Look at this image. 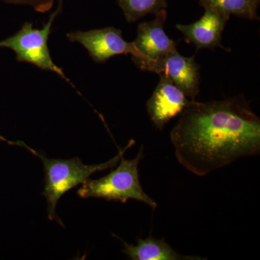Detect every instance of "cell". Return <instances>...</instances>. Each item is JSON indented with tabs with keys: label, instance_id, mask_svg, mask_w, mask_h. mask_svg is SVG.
I'll return each mask as SVG.
<instances>
[{
	"label": "cell",
	"instance_id": "1",
	"mask_svg": "<svg viewBox=\"0 0 260 260\" xmlns=\"http://www.w3.org/2000/svg\"><path fill=\"white\" fill-rule=\"evenodd\" d=\"M178 162L198 177L260 153V119L243 94L198 102L179 114L170 133Z\"/></svg>",
	"mask_w": 260,
	"mask_h": 260
},
{
	"label": "cell",
	"instance_id": "2",
	"mask_svg": "<svg viewBox=\"0 0 260 260\" xmlns=\"http://www.w3.org/2000/svg\"><path fill=\"white\" fill-rule=\"evenodd\" d=\"M134 144V140H130L124 148L119 149V153L114 158L96 165H85L79 158L68 160L49 158L35 151L34 155L39 157L44 165L45 186L42 194L47 200L48 218L51 221L56 220L64 227V224L56 213V205L61 197L70 189L84 184L94 173L116 167L121 156Z\"/></svg>",
	"mask_w": 260,
	"mask_h": 260
},
{
	"label": "cell",
	"instance_id": "3",
	"mask_svg": "<svg viewBox=\"0 0 260 260\" xmlns=\"http://www.w3.org/2000/svg\"><path fill=\"white\" fill-rule=\"evenodd\" d=\"M143 146L140 147L138 155L132 160L121 156L117 168L105 177L95 180L88 179L78 189V196L83 199L100 198L121 203L135 200L153 209L157 208L156 202L145 193L140 182L138 167L143 158Z\"/></svg>",
	"mask_w": 260,
	"mask_h": 260
},
{
	"label": "cell",
	"instance_id": "4",
	"mask_svg": "<svg viewBox=\"0 0 260 260\" xmlns=\"http://www.w3.org/2000/svg\"><path fill=\"white\" fill-rule=\"evenodd\" d=\"M62 4L63 0H58L57 8L51 13L42 28H34L32 23L25 22L16 34L0 42V48L12 49L16 54L19 62L30 63L44 71L56 73L75 88L62 69L53 61L48 47L53 23L60 14Z\"/></svg>",
	"mask_w": 260,
	"mask_h": 260
},
{
	"label": "cell",
	"instance_id": "5",
	"mask_svg": "<svg viewBox=\"0 0 260 260\" xmlns=\"http://www.w3.org/2000/svg\"><path fill=\"white\" fill-rule=\"evenodd\" d=\"M71 43H78L95 62L104 63L113 56L131 54L133 61L143 60L144 56L134 42H128L119 29L109 26L88 31L75 30L66 35Z\"/></svg>",
	"mask_w": 260,
	"mask_h": 260
},
{
	"label": "cell",
	"instance_id": "6",
	"mask_svg": "<svg viewBox=\"0 0 260 260\" xmlns=\"http://www.w3.org/2000/svg\"><path fill=\"white\" fill-rule=\"evenodd\" d=\"M140 69L167 75L191 101L200 93V68L194 56L186 57L177 51L156 62L143 64Z\"/></svg>",
	"mask_w": 260,
	"mask_h": 260
},
{
	"label": "cell",
	"instance_id": "7",
	"mask_svg": "<svg viewBox=\"0 0 260 260\" xmlns=\"http://www.w3.org/2000/svg\"><path fill=\"white\" fill-rule=\"evenodd\" d=\"M167 19V10H162L155 15L153 20L138 25L134 43L145 58L143 60L134 61L138 68L146 63L161 60L169 54L178 51L177 44L168 37L164 30Z\"/></svg>",
	"mask_w": 260,
	"mask_h": 260
},
{
	"label": "cell",
	"instance_id": "8",
	"mask_svg": "<svg viewBox=\"0 0 260 260\" xmlns=\"http://www.w3.org/2000/svg\"><path fill=\"white\" fill-rule=\"evenodd\" d=\"M159 75L160 80L147 102L146 107L154 126L162 131L168 123L179 115L192 101L188 99L167 75Z\"/></svg>",
	"mask_w": 260,
	"mask_h": 260
},
{
	"label": "cell",
	"instance_id": "9",
	"mask_svg": "<svg viewBox=\"0 0 260 260\" xmlns=\"http://www.w3.org/2000/svg\"><path fill=\"white\" fill-rule=\"evenodd\" d=\"M204 15L194 23L184 25L177 24L176 28L182 32L186 42L191 43L199 50L220 47L222 34L230 16L206 8Z\"/></svg>",
	"mask_w": 260,
	"mask_h": 260
},
{
	"label": "cell",
	"instance_id": "10",
	"mask_svg": "<svg viewBox=\"0 0 260 260\" xmlns=\"http://www.w3.org/2000/svg\"><path fill=\"white\" fill-rule=\"evenodd\" d=\"M123 254L133 260H202L199 256L183 255L169 245L165 239H155L149 237L138 239L136 245L129 244L122 239Z\"/></svg>",
	"mask_w": 260,
	"mask_h": 260
},
{
	"label": "cell",
	"instance_id": "11",
	"mask_svg": "<svg viewBox=\"0 0 260 260\" xmlns=\"http://www.w3.org/2000/svg\"><path fill=\"white\" fill-rule=\"evenodd\" d=\"M205 9H212L222 14L249 19L259 20L257 10L260 0H199Z\"/></svg>",
	"mask_w": 260,
	"mask_h": 260
},
{
	"label": "cell",
	"instance_id": "12",
	"mask_svg": "<svg viewBox=\"0 0 260 260\" xmlns=\"http://www.w3.org/2000/svg\"><path fill=\"white\" fill-rule=\"evenodd\" d=\"M124 18L129 23H134L150 14L155 15L167 9V0H116Z\"/></svg>",
	"mask_w": 260,
	"mask_h": 260
},
{
	"label": "cell",
	"instance_id": "13",
	"mask_svg": "<svg viewBox=\"0 0 260 260\" xmlns=\"http://www.w3.org/2000/svg\"><path fill=\"white\" fill-rule=\"evenodd\" d=\"M56 0H0L8 4L25 5L32 8L37 13H47L54 6Z\"/></svg>",
	"mask_w": 260,
	"mask_h": 260
},
{
	"label": "cell",
	"instance_id": "14",
	"mask_svg": "<svg viewBox=\"0 0 260 260\" xmlns=\"http://www.w3.org/2000/svg\"><path fill=\"white\" fill-rule=\"evenodd\" d=\"M0 140L5 142V143H7L8 144L10 145H18V146L23 147V148H25L30 152H31L32 150L31 148L28 146V145L25 144V143L23 141H10V140H7L6 138H5L4 137L2 136V135H0Z\"/></svg>",
	"mask_w": 260,
	"mask_h": 260
}]
</instances>
